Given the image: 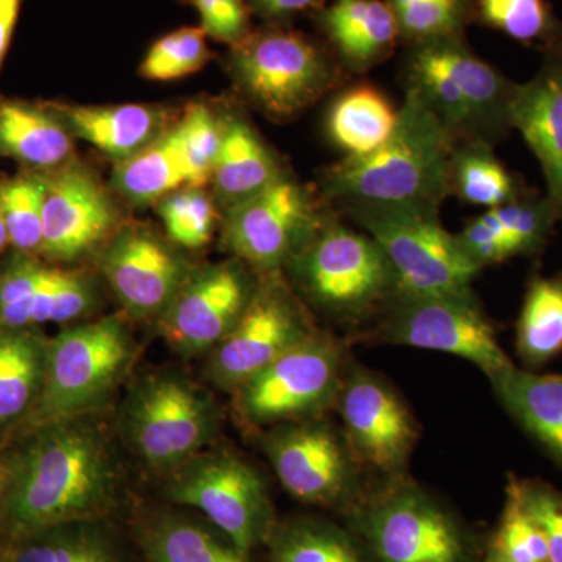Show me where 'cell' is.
Here are the masks:
<instances>
[{
	"mask_svg": "<svg viewBox=\"0 0 562 562\" xmlns=\"http://www.w3.org/2000/svg\"><path fill=\"white\" fill-rule=\"evenodd\" d=\"M94 413L41 425L14 447L0 506V525L13 541L57 525L101 520L121 501L124 469Z\"/></svg>",
	"mask_w": 562,
	"mask_h": 562,
	"instance_id": "6da1fadb",
	"label": "cell"
},
{
	"mask_svg": "<svg viewBox=\"0 0 562 562\" xmlns=\"http://www.w3.org/2000/svg\"><path fill=\"white\" fill-rule=\"evenodd\" d=\"M450 133L413 90H405L397 125L382 146L344 157L322 173L325 198L349 216L414 213L439 216L449 192Z\"/></svg>",
	"mask_w": 562,
	"mask_h": 562,
	"instance_id": "7a4b0ae2",
	"label": "cell"
},
{
	"mask_svg": "<svg viewBox=\"0 0 562 562\" xmlns=\"http://www.w3.org/2000/svg\"><path fill=\"white\" fill-rule=\"evenodd\" d=\"M288 265L316 308L344 324H362L397 295L386 255L366 232L328 216Z\"/></svg>",
	"mask_w": 562,
	"mask_h": 562,
	"instance_id": "3957f363",
	"label": "cell"
},
{
	"mask_svg": "<svg viewBox=\"0 0 562 562\" xmlns=\"http://www.w3.org/2000/svg\"><path fill=\"white\" fill-rule=\"evenodd\" d=\"M135 355L132 335L121 317L76 322L47 341L43 386L24 432L81 414L98 412L124 380Z\"/></svg>",
	"mask_w": 562,
	"mask_h": 562,
	"instance_id": "277c9868",
	"label": "cell"
},
{
	"mask_svg": "<svg viewBox=\"0 0 562 562\" xmlns=\"http://www.w3.org/2000/svg\"><path fill=\"white\" fill-rule=\"evenodd\" d=\"M231 69L244 94L273 120L297 116L346 74L327 44L281 25L251 31L233 46Z\"/></svg>",
	"mask_w": 562,
	"mask_h": 562,
	"instance_id": "5b68a950",
	"label": "cell"
},
{
	"mask_svg": "<svg viewBox=\"0 0 562 562\" xmlns=\"http://www.w3.org/2000/svg\"><path fill=\"white\" fill-rule=\"evenodd\" d=\"M373 344L441 351L472 362L490 379L514 362L473 292L453 295L397 294L364 336Z\"/></svg>",
	"mask_w": 562,
	"mask_h": 562,
	"instance_id": "8992f818",
	"label": "cell"
},
{
	"mask_svg": "<svg viewBox=\"0 0 562 562\" xmlns=\"http://www.w3.org/2000/svg\"><path fill=\"white\" fill-rule=\"evenodd\" d=\"M124 438L158 472H172L198 457L217 428L209 395L173 373L140 380L121 413Z\"/></svg>",
	"mask_w": 562,
	"mask_h": 562,
	"instance_id": "52a82bcc",
	"label": "cell"
},
{
	"mask_svg": "<svg viewBox=\"0 0 562 562\" xmlns=\"http://www.w3.org/2000/svg\"><path fill=\"white\" fill-rule=\"evenodd\" d=\"M338 339L317 330L236 390V412L249 427L316 419L338 402L346 357Z\"/></svg>",
	"mask_w": 562,
	"mask_h": 562,
	"instance_id": "ba28073f",
	"label": "cell"
},
{
	"mask_svg": "<svg viewBox=\"0 0 562 562\" xmlns=\"http://www.w3.org/2000/svg\"><path fill=\"white\" fill-rule=\"evenodd\" d=\"M166 494L173 503L205 514L243 553L271 538L268 487L257 469L238 454L199 453L172 471Z\"/></svg>",
	"mask_w": 562,
	"mask_h": 562,
	"instance_id": "9c48e42d",
	"label": "cell"
},
{
	"mask_svg": "<svg viewBox=\"0 0 562 562\" xmlns=\"http://www.w3.org/2000/svg\"><path fill=\"white\" fill-rule=\"evenodd\" d=\"M379 244L397 281V294L453 295L472 291L482 269L465 255L439 216L358 213L349 216Z\"/></svg>",
	"mask_w": 562,
	"mask_h": 562,
	"instance_id": "30bf717a",
	"label": "cell"
},
{
	"mask_svg": "<svg viewBox=\"0 0 562 562\" xmlns=\"http://www.w3.org/2000/svg\"><path fill=\"white\" fill-rule=\"evenodd\" d=\"M328 214L288 173L227 209L224 241L238 260L265 273L279 272L312 239Z\"/></svg>",
	"mask_w": 562,
	"mask_h": 562,
	"instance_id": "8fae6325",
	"label": "cell"
},
{
	"mask_svg": "<svg viewBox=\"0 0 562 562\" xmlns=\"http://www.w3.org/2000/svg\"><path fill=\"white\" fill-rule=\"evenodd\" d=\"M316 331L312 317L280 273H265L241 319L211 350V380L222 390L236 391Z\"/></svg>",
	"mask_w": 562,
	"mask_h": 562,
	"instance_id": "7c38bea8",
	"label": "cell"
},
{
	"mask_svg": "<svg viewBox=\"0 0 562 562\" xmlns=\"http://www.w3.org/2000/svg\"><path fill=\"white\" fill-rule=\"evenodd\" d=\"M361 528L379 562H465L464 536L441 506L413 483L373 495Z\"/></svg>",
	"mask_w": 562,
	"mask_h": 562,
	"instance_id": "4fadbf2b",
	"label": "cell"
},
{
	"mask_svg": "<svg viewBox=\"0 0 562 562\" xmlns=\"http://www.w3.org/2000/svg\"><path fill=\"white\" fill-rule=\"evenodd\" d=\"M336 405L355 461L398 475L412 457L417 427L397 392L382 376L357 369L346 373Z\"/></svg>",
	"mask_w": 562,
	"mask_h": 562,
	"instance_id": "5bb4252c",
	"label": "cell"
},
{
	"mask_svg": "<svg viewBox=\"0 0 562 562\" xmlns=\"http://www.w3.org/2000/svg\"><path fill=\"white\" fill-rule=\"evenodd\" d=\"M257 284L239 262L190 273L160 316L162 338L184 357L213 350L241 319Z\"/></svg>",
	"mask_w": 562,
	"mask_h": 562,
	"instance_id": "9a60e30c",
	"label": "cell"
},
{
	"mask_svg": "<svg viewBox=\"0 0 562 562\" xmlns=\"http://www.w3.org/2000/svg\"><path fill=\"white\" fill-rule=\"evenodd\" d=\"M265 450L277 479L292 497L335 505L355 486V461L346 439L324 422H292L269 432Z\"/></svg>",
	"mask_w": 562,
	"mask_h": 562,
	"instance_id": "2e32d148",
	"label": "cell"
},
{
	"mask_svg": "<svg viewBox=\"0 0 562 562\" xmlns=\"http://www.w3.org/2000/svg\"><path fill=\"white\" fill-rule=\"evenodd\" d=\"M44 181L41 258L58 262L80 260L114 232L117 214L98 180L72 162Z\"/></svg>",
	"mask_w": 562,
	"mask_h": 562,
	"instance_id": "e0dca14e",
	"label": "cell"
},
{
	"mask_svg": "<svg viewBox=\"0 0 562 562\" xmlns=\"http://www.w3.org/2000/svg\"><path fill=\"white\" fill-rule=\"evenodd\" d=\"M101 261L106 283L133 319H160L190 277L179 255L144 227L114 233Z\"/></svg>",
	"mask_w": 562,
	"mask_h": 562,
	"instance_id": "ac0fdd59",
	"label": "cell"
},
{
	"mask_svg": "<svg viewBox=\"0 0 562 562\" xmlns=\"http://www.w3.org/2000/svg\"><path fill=\"white\" fill-rule=\"evenodd\" d=\"M313 16L346 72H369L402 46L397 21L384 0H327Z\"/></svg>",
	"mask_w": 562,
	"mask_h": 562,
	"instance_id": "d6986e66",
	"label": "cell"
},
{
	"mask_svg": "<svg viewBox=\"0 0 562 562\" xmlns=\"http://www.w3.org/2000/svg\"><path fill=\"white\" fill-rule=\"evenodd\" d=\"M513 131L522 135L542 169L547 198L562 222V66L543 54L541 69L520 83Z\"/></svg>",
	"mask_w": 562,
	"mask_h": 562,
	"instance_id": "ffe728a7",
	"label": "cell"
},
{
	"mask_svg": "<svg viewBox=\"0 0 562 562\" xmlns=\"http://www.w3.org/2000/svg\"><path fill=\"white\" fill-rule=\"evenodd\" d=\"M487 380L506 413L562 469V373L513 364Z\"/></svg>",
	"mask_w": 562,
	"mask_h": 562,
	"instance_id": "44dd1931",
	"label": "cell"
},
{
	"mask_svg": "<svg viewBox=\"0 0 562 562\" xmlns=\"http://www.w3.org/2000/svg\"><path fill=\"white\" fill-rule=\"evenodd\" d=\"M70 135L88 140L114 160L124 161L160 138L162 117L144 105L83 106L47 103Z\"/></svg>",
	"mask_w": 562,
	"mask_h": 562,
	"instance_id": "7402d4cb",
	"label": "cell"
},
{
	"mask_svg": "<svg viewBox=\"0 0 562 562\" xmlns=\"http://www.w3.org/2000/svg\"><path fill=\"white\" fill-rule=\"evenodd\" d=\"M70 132L49 109L21 102H0V155L38 173L70 165Z\"/></svg>",
	"mask_w": 562,
	"mask_h": 562,
	"instance_id": "603a6c76",
	"label": "cell"
},
{
	"mask_svg": "<svg viewBox=\"0 0 562 562\" xmlns=\"http://www.w3.org/2000/svg\"><path fill=\"white\" fill-rule=\"evenodd\" d=\"M279 161L247 122L225 124L220 158L214 168V190L227 209L241 203L283 177Z\"/></svg>",
	"mask_w": 562,
	"mask_h": 562,
	"instance_id": "cb8c5ba5",
	"label": "cell"
},
{
	"mask_svg": "<svg viewBox=\"0 0 562 562\" xmlns=\"http://www.w3.org/2000/svg\"><path fill=\"white\" fill-rule=\"evenodd\" d=\"M47 341L38 328L0 330V428L21 424L35 405Z\"/></svg>",
	"mask_w": 562,
	"mask_h": 562,
	"instance_id": "d4e9b609",
	"label": "cell"
},
{
	"mask_svg": "<svg viewBox=\"0 0 562 562\" xmlns=\"http://www.w3.org/2000/svg\"><path fill=\"white\" fill-rule=\"evenodd\" d=\"M398 110L372 85H357L331 103L327 133L346 157L369 154L390 138L397 125Z\"/></svg>",
	"mask_w": 562,
	"mask_h": 562,
	"instance_id": "484cf974",
	"label": "cell"
},
{
	"mask_svg": "<svg viewBox=\"0 0 562 562\" xmlns=\"http://www.w3.org/2000/svg\"><path fill=\"white\" fill-rule=\"evenodd\" d=\"M516 349L531 369L562 353V273H535L528 281L516 325Z\"/></svg>",
	"mask_w": 562,
	"mask_h": 562,
	"instance_id": "4316f807",
	"label": "cell"
},
{
	"mask_svg": "<svg viewBox=\"0 0 562 562\" xmlns=\"http://www.w3.org/2000/svg\"><path fill=\"white\" fill-rule=\"evenodd\" d=\"M527 188L506 169L494 147L458 143L449 165V192L469 205L497 209L522 195Z\"/></svg>",
	"mask_w": 562,
	"mask_h": 562,
	"instance_id": "83f0119b",
	"label": "cell"
},
{
	"mask_svg": "<svg viewBox=\"0 0 562 562\" xmlns=\"http://www.w3.org/2000/svg\"><path fill=\"white\" fill-rule=\"evenodd\" d=\"M114 184L128 201L135 203L160 201L188 184L177 125L121 161L114 172Z\"/></svg>",
	"mask_w": 562,
	"mask_h": 562,
	"instance_id": "f1b7e54d",
	"label": "cell"
},
{
	"mask_svg": "<svg viewBox=\"0 0 562 562\" xmlns=\"http://www.w3.org/2000/svg\"><path fill=\"white\" fill-rule=\"evenodd\" d=\"M139 542L149 562H249L231 541L183 517H155L144 525Z\"/></svg>",
	"mask_w": 562,
	"mask_h": 562,
	"instance_id": "f546056e",
	"label": "cell"
},
{
	"mask_svg": "<svg viewBox=\"0 0 562 562\" xmlns=\"http://www.w3.org/2000/svg\"><path fill=\"white\" fill-rule=\"evenodd\" d=\"M10 562H122L99 520L44 528L14 539Z\"/></svg>",
	"mask_w": 562,
	"mask_h": 562,
	"instance_id": "4dcf8cb0",
	"label": "cell"
},
{
	"mask_svg": "<svg viewBox=\"0 0 562 562\" xmlns=\"http://www.w3.org/2000/svg\"><path fill=\"white\" fill-rule=\"evenodd\" d=\"M476 22L528 47L549 50L562 33V21L549 0H475Z\"/></svg>",
	"mask_w": 562,
	"mask_h": 562,
	"instance_id": "1f68e13d",
	"label": "cell"
},
{
	"mask_svg": "<svg viewBox=\"0 0 562 562\" xmlns=\"http://www.w3.org/2000/svg\"><path fill=\"white\" fill-rule=\"evenodd\" d=\"M394 13L402 46L465 36L476 22L475 0H384Z\"/></svg>",
	"mask_w": 562,
	"mask_h": 562,
	"instance_id": "d6a6232c",
	"label": "cell"
},
{
	"mask_svg": "<svg viewBox=\"0 0 562 562\" xmlns=\"http://www.w3.org/2000/svg\"><path fill=\"white\" fill-rule=\"evenodd\" d=\"M491 221L508 239L514 257L541 254L560 221L547 195L527 190L513 202L486 211Z\"/></svg>",
	"mask_w": 562,
	"mask_h": 562,
	"instance_id": "836d02e7",
	"label": "cell"
},
{
	"mask_svg": "<svg viewBox=\"0 0 562 562\" xmlns=\"http://www.w3.org/2000/svg\"><path fill=\"white\" fill-rule=\"evenodd\" d=\"M44 181L41 173L0 183V211L14 251L41 258Z\"/></svg>",
	"mask_w": 562,
	"mask_h": 562,
	"instance_id": "e575fe53",
	"label": "cell"
},
{
	"mask_svg": "<svg viewBox=\"0 0 562 562\" xmlns=\"http://www.w3.org/2000/svg\"><path fill=\"white\" fill-rule=\"evenodd\" d=\"M269 539L271 562H364L342 532L325 525L291 524Z\"/></svg>",
	"mask_w": 562,
	"mask_h": 562,
	"instance_id": "d590c367",
	"label": "cell"
},
{
	"mask_svg": "<svg viewBox=\"0 0 562 562\" xmlns=\"http://www.w3.org/2000/svg\"><path fill=\"white\" fill-rule=\"evenodd\" d=\"M202 27H180L160 36L140 63V76L149 80H177L199 72L211 60Z\"/></svg>",
	"mask_w": 562,
	"mask_h": 562,
	"instance_id": "8d00e7d4",
	"label": "cell"
},
{
	"mask_svg": "<svg viewBox=\"0 0 562 562\" xmlns=\"http://www.w3.org/2000/svg\"><path fill=\"white\" fill-rule=\"evenodd\" d=\"M181 154L188 172V187H205L213 177L220 158L225 125L213 116L202 103H194L177 125Z\"/></svg>",
	"mask_w": 562,
	"mask_h": 562,
	"instance_id": "74e56055",
	"label": "cell"
},
{
	"mask_svg": "<svg viewBox=\"0 0 562 562\" xmlns=\"http://www.w3.org/2000/svg\"><path fill=\"white\" fill-rule=\"evenodd\" d=\"M47 266L38 257L13 255L0 265V330L33 328L31 303Z\"/></svg>",
	"mask_w": 562,
	"mask_h": 562,
	"instance_id": "f35d334b",
	"label": "cell"
},
{
	"mask_svg": "<svg viewBox=\"0 0 562 562\" xmlns=\"http://www.w3.org/2000/svg\"><path fill=\"white\" fill-rule=\"evenodd\" d=\"M158 214L169 238L187 249L205 246L216 227V209L199 188L166 195L158 205Z\"/></svg>",
	"mask_w": 562,
	"mask_h": 562,
	"instance_id": "ab89813d",
	"label": "cell"
},
{
	"mask_svg": "<svg viewBox=\"0 0 562 562\" xmlns=\"http://www.w3.org/2000/svg\"><path fill=\"white\" fill-rule=\"evenodd\" d=\"M492 552L505 562H549L546 538L536 520L512 490H506V505Z\"/></svg>",
	"mask_w": 562,
	"mask_h": 562,
	"instance_id": "60d3db41",
	"label": "cell"
},
{
	"mask_svg": "<svg viewBox=\"0 0 562 562\" xmlns=\"http://www.w3.org/2000/svg\"><path fill=\"white\" fill-rule=\"evenodd\" d=\"M508 487L541 528L549 562H562V492L539 480L517 476H509Z\"/></svg>",
	"mask_w": 562,
	"mask_h": 562,
	"instance_id": "b9f144b4",
	"label": "cell"
},
{
	"mask_svg": "<svg viewBox=\"0 0 562 562\" xmlns=\"http://www.w3.org/2000/svg\"><path fill=\"white\" fill-rule=\"evenodd\" d=\"M198 11L202 31L217 43L233 47L251 33L247 0H181Z\"/></svg>",
	"mask_w": 562,
	"mask_h": 562,
	"instance_id": "7bdbcfd3",
	"label": "cell"
},
{
	"mask_svg": "<svg viewBox=\"0 0 562 562\" xmlns=\"http://www.w3.org/2000/svg\"><path fill=\"white\" fill-rule=\"evenodd\" d=\"M457 239L461 249L482 271L486 266L502 265L516 258L508 239L486 213L469 221L462 232L458 233Z\"/></svg>",
	"mask_w": 562,
	"mask_h": 562,
	"instance_id": "ee69618b",
	"label": "cell"
},
{
	"mask_svg": "<svg viewBox=\"0 0 562 562\" xmlns=\"http://www.w3.org/2000/svg\"><path fill=\"white\" fill-rule=\"evenodd\" d=\"M327 0H247L250 10L272 22L290 20L302 13H316Z\"/></svg>",
	"mask_w": 562,
	"mask_h": 562,
	"instance_id": "f6af8a7d",
	"label": "cell"
},
{
	"mask_svg": "<svg viewBox=\"0 0 562 562\" xmlns=\"http://www.w3.org/2000/svg\"><path fill=\"white\" fill-rule=\"evenodd\" d=\"M21 7L22 0H0V70L13 41Z\"/></svg>",
	"mask_w": 562,
	"mask_h": 562,
	"instance_id": "bcb514c9",
	"label": "cell"
},
{
	"mask_svg": "<svg viewBox=\"0 0 562 562\" xmlns=\"http://www.w3.org/2000/svg\"><path fill=\"white\" fill-rule=\"evenodd\" d=\"M11 468H13V449L0 450V506L9 487Z\"/></svg>",
	"mask_w": 562,
	"mask_h": 562,
	"instance_id": "7dc6e473",
	"label": "cell"
},
{
	"mask_svg": "<svg viewBox=\"0 0 562 562\" xmlns=\"http://www.w3.org/2000/svg\"><path fill=\"white\" fill-rule=\"evenodd\" d=\"M542 54L550 55V57H553L554 60L560 63V65L562 66V33L560 38H558L557 43H554L549 50L542 52Z\"/></svg>",
	"mask_w": 562,
	"mask_h": 562,
	"instance_id": "c3c4849f",
	"label": "cell"
},
{
	"mask_svg": "<svg viewBox=\"0 0 562 562\" xmlns=\"http://www.w3.org/2000/svg\"><path fill=\"white\" fill-rule=\"evenodd\" d=\"M484 562H505V561H503L502 558L498 557L497 553H494V552H492V550H490V553H487L486 560H484Z\"/></svg>",
	"mask_w": 562,
	"mask_h": 562,
	"instance_id": "681fc988",
	"label": "cell"
},
{
	"mask_svg": "<svg viewBox=\"0 0 562 562\" xmlns=\"http://www.w3.org/2000/svg\"><path fill=\"white\" fill-rule=\"evenodd\" d=\"M0 562H10L9 560H3V558H0Z\"/></svg>",
	"mask_w": 562,
	"mask_h": 562,
	"instance_id": "f907efd6",
	"label": "cell"
}]
</instances>
